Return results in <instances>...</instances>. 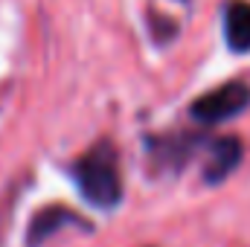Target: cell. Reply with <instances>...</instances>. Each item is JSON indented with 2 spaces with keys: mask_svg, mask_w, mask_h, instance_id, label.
Returning a JSON list of instances; mask_svg holds the SVG:
<instances>
[{
  "mask_svg": "<svg viewBox=\"0 0 250 247\" xmlns=\"http://www.w3.org/2000/svg\"><path fill=\"white\" fill-rule=\"evenodd\" d=\"M73 184L82 192V198L96 209H117L123 201V169L120 154L111 143H96L87 148L70 169Z\"/></svg>",
  "mask_w": 250,
  "mask_h": 247,
  "instance_id": "obj_1",
  "label": "cell"
},
{
  "mask_svg": "<svg viewBox=\"0 0 250 247\" xmlns=\"http://www.w3.org/2000/svg\"><path fill=\"white\" fill-rule=\"evenodd\" d=\"M239 163H242V143L236 137H218L215 143H209L207 163H204V181L221 184Z\"/></svg>",
  "mask_w": 250,
  "mask_h": 247,
  "instance_id": "obj_3",
  "label": "cell"
},
{
  "mask_svg": "<svg viewBox=\"0 0 250 247\" xmlns=\"http://www.w3.org/2000/svg\"><path fill=\"white\" fill-rule=\"evenodd\" d=\"M70 224H79V227L87 230V224H84L76 212H70V209H64V206H47L44 212H38V215L32 218L29 233H26V245L29 247H41L50 236H56L59 230L70 227Z\"/></svg>",
  "mask_w": 250,
  "mask_h": 247,
  "instance_id": "obj_4",
  "label": "cell"
},
{
  "mask_svg": "<svg viewBox=\"0 0 250 247\" xmlns=\"http://www.w3.org/2000/svg\"><path fill=\"white\" fill-rule=\"evenodd\" d=\"M224 38L233 53L250 50V3L233 0L224 6Z\"/></svg>",
  "mask_w": 250,
  "mask_h": 247,
  "instance_id": "obj_5",
  "label": "cell"
},
{
  "mask_svg": "<svg viewBox=\"0 0 250 247\" xmlns=\"http://www.w3.org/2000/svg\"><path fill=\"white\" fill-rule=\"evenodd\" d=\"M250 105V87L245 82H227L221 87L207 90L204 96H198L189 108L192 120L201 125H218L227 123L233 117H239Z\"/></svg>",
  "mask_w": 250,
  "mask_h": 247,
  "instance_id": "obj_2",
  "label": "cell"
}]
</instances>
